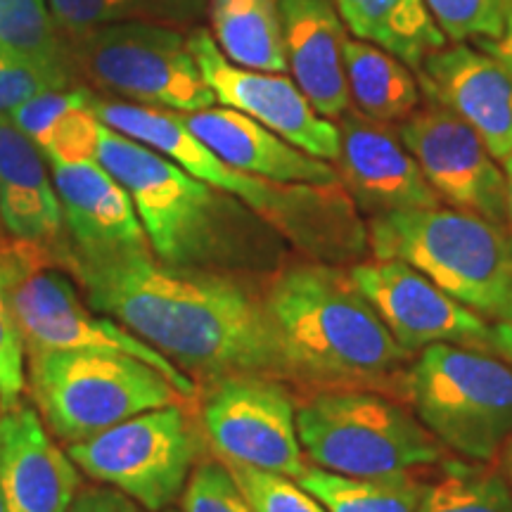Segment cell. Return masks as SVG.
Instances as JSON below:
<instances>
[{
	"mask_svg": "<svg viewBox=\"0 0 512 512\" xmlns=\"http://www.w3.org/2000/svg\"><path fill=\"white\" fill-rule=\"evenodd\" d=\"M98 119L112 131L143 143L169 157L190 176L226 192L254 211L259 219L302 247H358L363 226L358 223L351 197L339 185H287L245 174L223 162L178 112L136 102L93 98Z\"/></svg>",
	"mask_w": 512,
	"mask_h": 512,
	"instance_id": "3957f363",
	"label": "cell"
},
{
	"mask_svg": "<svg viewBox=\"0 0 512 512\" xmlns=\"http://www.w3.org/2000/svg\"><path fill=\"white\" fill-rule=\"evenodd\" d=\"M69 86L72 81L0 48V117H10L19 105L38 93Z\"/></svg>",
	"mask_w": 512,
	"mask_h": 512,
	"instance_id": "e575fe53",
	"label": "cell"
},
{
	"mask_svg": "<svg viewBox=\"0 0 512 512\" xmlns=\"http://www.w3.org/2000/svg\"><path fill=\"white\" fill-rule=\"evenodd\" d=\"M349 280L408 354L434 344H465L489 349L491 325L451 294L439 290L401 259L363 261L349 268Z\"/></svg>",
	"mask_w": 512,
	"mask_h": 512,
	"instance_id": "5bb4252c",
	"label": "cell"
},
{
	"mask_svg": "<svg viewBox=\"0 0 512 512\" xmlns=\"http://www.w3.org/2000/svg\"><path fill=\"white\" fill-rule=\"evenodd\" d=\"M79 491V467L50 439L22 401L0 408V494L5 512H67Z\"/></svg>",
	"mask_w": 512,
	"mask_h": 512,
	"instance_id": "ac0fdd59",
	"label": "cell"
},
{
	"mask_svg": "<svg viewBox=\"0 0 512 512\" xmlns=\"http://www.w3.org/2000/svg\"><path fill=\"white\" fill-rule=\"evenodd\" d=\"M339 183L370 216L437 207L439 197L392 128L358 110L339 117Z\"/></svg>",
	"mask_w": 512,
	"mask_h": 512,
	"instance_id": "2e32d148",
	"label": "cell"
},
{
	"mask_svg": "<svg viewBox=\"0 0 512 512\" xmlns=\"http://www.w3.org/2000/svg\"><path fill=\"white\" fill-rule=\"evenodd\" d=\"M477 46L482 48L484 53L494 55L498 62H503L512 74V3H510V10H508V19H505L503 34L494 38V41H477Z\"/></svg>",
	"mask_w": 512,
	"mask_h": 512,
	"instance_id": "74e56055",
	"label": "cell"
},
{
	"mask_svg": "<svg viewBox=\"0 0 512 512\" xmlns=\"http://www.w3.org/2000/svg\"><path fill=\"white\" fill-rule=\"evenodd\" d=\"M74 74L136 105L190 114L214 107L183 31L166 24L124 22L67 34Z\"/></svg>",
	"mask_w": 512,
	"mask_h": 512,
	"instance_id": "30bf717a",
	"label": "cell"
},
{
	"mask_svg": "<svg viewBox=\"0 0 512 512\" xmlns=\"http://www.w3.org/2000/svg\"><path fill=\"white\" fill-rule=\"evenodd\" d=\"M60 259L91 309L150 344L197 387L228 377L302 387L264 290L235 273L164 264L150 247L86 252L60 245Z\"/></svg>",
	"mask_w": 512,
	"mask_h": 512,
	"instance_id": "6da1fadb",
	"label": "cell"
},
{
	"mask_svg": "<svg viewBox=\"0 0 512 512\" xmlns=\"http://www.w3.org/2000/svg\"><path fill=\"white\" fill-rule=\"evenodd\" d=\"M377 259H401L479 316L498 320L512 304V233L470 211L437 207L373 216Z\"/></svg>",
	"mask_w": 512,
	"mask_h": 512,
	"instance_id": "5b68a950",
	"label": "cell"
},
{
	"mask_svg": "<svg viewBox=\"0 0 512 512\" xmlns=\"http://www.w3.org/2000/svg\"><path fill=\"white\" fill-rule=\"evenodd\" d=\"M316 501L328 512H418L422 482L408 477H349L306 467L299 479Z\"/></svg>",
	"mask_w": 512,
	"mask_h": 512,
	"instance_id": "4316f807",
	"label": "cell"
},
{
	"mask_svg": "<svg viewBox=\"0 0 512 512\" xmlns=\"http://www.w3.org/2000/svg\"><path fill=\"white\" fill-rule=\"evenodd\" d=\"M162 512H176V510H162Z\"/></svg>",
	"mask_w": 512,
	"mask_h": 512,
	"instance_id": "b9f144b4",
	"label": "cell"
},
{
	"mask_svg": "<svg viewBox=\"0 0 512 512\" xmlns=\"http://www.w3.org/2000/svg\"><path fill=\"white\" fill-rule=\"evenodd\" d=\"M0 512H5V505H3V494H0Z\"/></svg>",
	"mask_w": 512,
	"mask_h": 512,
	"instance_id": "60d3db41",
	"label": "cell"
},
{
	"mask_svg": "<svg viewBox=\"0 0 512 512\" xmlns=\"http://www.w3.org/2000/svg\"><path fill=\"white\" fill-rule=\"evenodd\" d=\"M38 415L64 444L86 441L133 415L185 403L169 377L140 358L102 351H29Z\"/></svg>",
	"mask_w": 512,
	"mask_h": 512,
	"instance_id": "9c48e42d",
	"label": "cell"
},
{
	"mask_svg": "<svg viewBox=\"0 0 512 512\" xmlns=\"http://www.w3.org/2000/svg\"><path fill=\"white\" fill-rule=\"evenodd\" d=\"M498 470H501V475L505 482H508L510 491H512V434L508 437V441H505L501 451H498Z\"/></svg>",
	"mask_w": 512,
	"mask_h": 512,
	"instance_id": "f35d334b",
	"label": "cell"
},
{
	"mask_svg": "<svg viewBox=\"0 0 512 512\" xmlns=\"http://www.w3.org/2000/svg\"><path fill=\"white\" fill-rule=\"evenodd\" d=\"M489 349L512 366V304L508 306V311L491 325Z\"/></svg>",
	"mask_w": 512,
	"mask_h": 512,
	"instance_id": "8d00e7d4",
	"label": "cell"
},
{
	"mask_svg": "<svg viewBox=\"0 0 512 512\" xmlns=\"http://www.w3.org/2000/svg\"><path fill=\"white\" fill-rule=\"evenodd\" d=\"M399 389L441 444L491 463L512 434V366L465 344H434L413 356Z\"/></svg>",
	"mask_w": 512,
	"mask_h": 512,
	"instance_id": "ba28073f",
	"label": "cell"
},
{
	"mask_svg": "<svg viewBox=\"0 0 512 512\" xmlns=\"http://www.w3.org/2000/svg\"><path fill=\"white\" fill-rule=\"evenodd\" d=\"M98 162L131 195L152 254L171 266L226 271L242 254L247 211L169 157L102 124Z\"/></svg>",
	"mask_w": 512,
	"mask_h": 512,
	"instance_id": "277c9868",
	"label": "cell"
},
{
	"mask_svg": "<svg viewBox=\"0 0 512 512\" xmlns=\"http://www.w3.org/2000/svg\"><path fill=\"white\" fill-rule=\"evenodd\" d=\"M0 48L74 83L69 38L48 0H0Z\"/></svg>",
	"mask_w": 512,
	"mask_h": 512,
	"instance_id": "83f0119b",
	"label": "cell"
},
{
	"mask_svg": "<svg viewBox=\"0 0 512 512\" xmlns=\"http://www.w3.org/2000/svg\"><path fill=\"white\" fill-rule=\"evenodd\" d=\"M185 126L233 169L287 185H339V171L230 107L181 114Z\"/></svg>",
	"mask_w": 512,
	"mask_h": 512,
	"instance_id": "ffe728a7",
	"label": "cell"
},
{
	"mask_svg": "<svg viewBox=\"0 0 512 512\" xmlns=\"http://www.w3.org/2000/svg\"><path fill=\"white\" fill-rule=\"evenodd\" d=\"M344 69L356 110L380 124H396L418 110L420 91L408 64L375 43L347 38Z\"/></svg>",
	"mask_w": 512,
	"mask_h": 512,
	"instance_id": "d4e9b609",
	"label": "cell"
},
{
	"mask_svg": "<svg viewBox=\"0 0 512 512\" xmlns=\"http://www.w3.org/2000/svg\"><path fill=\"white\" fill-rule=\"evenodd\" d=\"M188 41L216 102L247 114L313 157L337 162L339 128L313 110L294 79L238 67L221 53L207 29L190 31Z\"/></svg>",
	"mask_w": 512,
	"mask_h": 512,
	"instance_id": "9a60e30c",
	"label": "cell"
},
{
	"mask_svg": "<svg viewBox=\"0 0 512 512\" xmlns=\"http://www.w3.org/2000/svg\"><path fill=\"white\" fill-rule=\"evenodd\" d=\"M503 176H505V202H508V221H510V233H512V157L503 162Z\"/></svg>",
	"mask_w": 512,
	"mask_h": 512,
	"instance_id": "ab89813d",
	"label": "cell"
},
{
	"mask_svg": "<svg viewBox=\"0 0 512 512\" xmlns=\"http://www.w3.org/2000/svg\"><path fill=\"white\" fill-rule=\"evenodd\" d=\"M24 387H27V351L10 306L8 278L0 254V408L22 401Z\"/></svg>",
	"mask_w": 512,
	"mask_h": 512,
	"instance_id": "836d02e7",
	"label": "cell"
},
{
	"mask_svg": "<svg viewBox=\"0 0 512 512\" xmlns=\"http://www.w3.org/2000/svg\"><path fill=\"white\" fill-rule=\"evenodd\" d=\"M181 496L183 512H254L221 458H202Z\"/></svg>",
	"mask_w": 512,
	"mask_h": 512,
	"instance_id": "d6a6232c",
	"label": "cell"
},
{
	"mask_svg": "<svg viewBox=\"0 0 512 512\" xmlns=\"http://www.w3.org/2000/svg\"><path fill=\"white\" fill-rule=\"evenodd\" d=\"M261 290L302 387L399 392L413 354L396 344L349 273L297 261L268 275Z\"/></svg>",
	"mask_w": 512,
	"mask_h": 512,
	"instance_id": "7a4b0ae2",
	"label": "cell"
},
{
	"mask_svg": "<svg viewBox=\"0 0 512 512\" xmlns=\"http://www.w3.org/2000/svg\"><path fill=\"white\" fill-rule=\"evenodd\" d=\"M48 5L67 34L124 22L188 27L204 12L202 0H48Z\"/></svg>",
	"mask_w": 512,
	"mask_h": 512,
	"instance_id": "f546056e",
	"label": "cell"
},
{
	"mask_svg": "<svg viewBox=\"0 0 512 512\" xmlns=\"http://www.w3.org/2000/svg\"><path fill=\"white\" fill-rule=\"evenodd\" d=\"M67 512H136V505L112 486H91L76 494Z\"/></svg>",
	"mask_w": 512,
	"mask_h": 512,
	"instance_id": "d590c367",
	"label": "cell"
},
{
	"mask_svg": "<svg viewBox=\"0 0 512 512\" xmlns=\"http://www.w3.org/2000/svg\"><path fill=\"white\" fill-rule=\"evenodd\" d=\"M351 34L375 43L420 69L427 55L446 46V36L425 0H330Z\"/></svg>",
	"mask_w": 512,
	"mask_h": 512,
	"instance_id": "cb8c5ba5",
	"label": "cell"
},
{
	"mask_svg": "<svg viewBox=\"0 0 512 512\" xmlns=\"http://www.w3.org/2000/svg\"><path fill=\"white\" fill-rule=\"evenodd\" d=\"M83 475L162 512L183 494L202 460V437L183 403L133 415L86 441L67 444Z\"/></svg>",
	"mask_w": 512,
	"mask_h": 512,
	"instance_id": "8fae6325",
	"label": "cell"
},
{
	"mask_svg": "<svg viewBox=\"0 0 512 512\" xmlns=\"http://www.w3.org/2000/svg\"><path fill=\"white\" fill-rule=\"evenodd\" d=\"M211 36L230 62L256 72H287L278 0H209Z\"/></svg>",
	"mask_w": 512,
	"mask_h": 512,
	"instance_id": "484cf974",
	"label": "cell"
},
{
	"mask_svg": "<svg viewBox=\"0 0 512 512\" xmlns=\"http://www.w3.org/2000/svg\"><path fill=\"white\" fill-rule=\"evenodd\" d=\"M10 119L50 164L98 159L102 121L86 88L69 86L38 93L19 105Z\"/></svg>",
	"mask_w": 512,
	"mask_h": 512,
	"instance_id": "603a6c76",
	"label": "cell"
},
{
	"mask_svg": "<svg viewBox=\"0 0 512 512\" xmlns=\"http://www.w3.org/2000/svg\"><path fill=\"white\" fill-rule=\"evenodd\" d=\"M202 432L226 463L280 472L297 482L309 467L297 432V401L283 380L228 377L209 384Z\"/></svg>",
	"mask_w": 512,
	"mask_h": 512,
	"instance_id": "7c38bea8",
	"label": "cell"
},
{
	"mask_svg": "<svg viewBox=\"0 0 512 512\" xmlns=\"http://www.w3.org/2000/svg\"><path fill=\"white\" fill-rule=\"evenodd\" d=\"M512 0H425L441 34L463 43L494 41L503 34Z\"/></svg>",
	"mask_w": 512,
	"mask_h": 512,
	"instance_id": "4dcf8cb0",
	"label": "cell"
},
{
	"mask_svg": "<svg viewBox=\"0 0 512 512\" xmlns=\"http://www.w3.org/2000/svg\"><path fill=\"white\" fill-rule=\"evenodd\" d=\"M399 138L439 202L510 230L503 171L463 119L432 100L401 121Z\"/></svg>",
	"mask_w": 512,
	"mask_h": 512,
	"instance_id": "4fadbf2b",
	"label": "cell"
},
{
	"mask_svg": "<svg viewBox=\"0 0 512 512\" xmlns=\"http://www.w3.org/2000/svg\"><path fill=\"white\" fill-rule=\"evenodd\" d=\"M418 72L430 100L463 119L491 157H512V74L503 62L456 43L427 55Z\"/></svg>",
	"mask_w": 512,
	"mask_h": 512,
	"instance_id": "e0dca14e",
	"label": "cell"
},
{
	"mask_svg": "<svg viewBox=\"0 0 512 512\" xmlns=\"http://www.w3.org/2000/svg\"><path fill=\"white\" fill-rule=\"evenodd\" d=\"M226 465L254 512H328L297 479L252 465Z\"/></svg>",
	"mask_w": 512,
	"mask_h": 512,
	"instance_id": "1f68e13d",
	"label": "cell"
},
{
	"mask_svg": "<svg viewBox=\"0 0 512 512\" xmlns=\"http://www.w3.org/2000/svg\"><path fill=\"white\" fill-rule=\"evenodd\" d=\"M297 432L313 465L349 477H408L448 458L418 415L377 389L311 392L297 406Z\"/></svg>",
	"mask_w": 512,
	"mask_h": 512,
	"instance_id": "52a82bcc",
	"label": "cell"
},
{
	"mask_svg": "<svg viewBox=\"0 0 512 512\" xmlns=\"http://www.w3.org/2000/svg\"><path fill=\"white\" fill-rule=\"evenodd\" d=\"M50 166L69 245L86 252L150 247L131 195L98 159Z\"/></svg>",
	"mask_w": 512,
	"mask_h": 512,
	"instance_id": "44dd1931",
	"label": "cell"
},
{
	"mask_svg": "<svg viewBox=\"0 0 512 512\" xmlns=\"http://www.w3.org/2000/svg\"><path fill=\"white\" fill-rule=\"evenodd\" d=\"M8 297L15 313L24 351H102L140 358L157 368L192 401L200 387L143 339L128 332L117 320L102 316L76 290L74 275L60 259V245L8 238L0 240Z\"/></svg>",
	"mask_w": 512,
	"mask_h": 512,
	"instance_id": "8992f818",
	"label": "cell"
},
{
	"mask_svg": "<svg viewBox=\"0 0 512 512\" xmlns=\"http://www.w3.org/2000/svg\"><path fill=\"white\" fill-rule=\"evenodd\" d=\"M287 72L325 119L351 110L344 69L347 31L330 0H278Z\"/></svg>",
	"mask_w": 512,
	"mask_h": 512,
	"instance_id": "d6986e66",
	"label": "cell"
},
{
	"mask_svg": "<svg viewBox=\"0 0 512 512\" xmlns=\"http://www.w3.org/2000/svg\"><path fill=\"white\" fill-rule=\"evenodd\" d=\"M418 512H512V491L498 467L446 458L441 475L422 486Z\"/></svg>",
	"mask_w": 512,
	"mask_h": 512,
	"instance_id": "f1b7e54d",
	"label": "cell"
},
{
	"mask_svg": "<svg viewBox=\"0 0 512 512\" xmlns=\"http://www.w3.org/2000/svg\"><path fill=\"white\" fill-rule=\"evenodd\" d=\"M0 221L10 238L60 245L64 216L41 150L0 117Z\"/></svg>",
	"mask_w": 512,
	"mask_h": 512,
	"instance_id": "7402d4cb",
	"label": "cell"
}]
</instances>
